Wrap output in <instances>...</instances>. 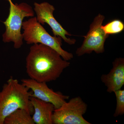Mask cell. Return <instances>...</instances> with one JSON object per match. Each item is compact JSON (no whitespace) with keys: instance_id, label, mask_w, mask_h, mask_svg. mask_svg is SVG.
<instances>
[{"instance_id":"1","label":"cell","mask_w":124,"mask_h":124,"mask_svg":"<svg viewBox=\"0 0 124 124\" xmlns=\"http://www.w3.org/2000/svg\"><path fill=\"white\" fill-rule=\"evenodd\" d=\"M70 64L54 49L41 44L32 46L26 58L27 74L39 82L55 80Z\"/></svg>"},{"instance_id":"2","label":"cell","mask_w":124,"mask_h":124,"mask_svg":"<svg viewBox=\"0 0 124 124\" xmlns=\"http://www.w3.org/2000/svg\"><path fill=\"white\" fill-rule=\"evenodd\" d=\"M29 90L12 76L4 84L0 92V124H4L6 117L19 108L33 115L34 109L30 101L32 92Z\"/></svg>"},{"instance_id":"3","label":"cell","mask_w":124,"mask_h":124,"mask_svg":"<svg viewBox=\"0 0 124 124\" xmlns=\"http://www.w3.org/2000/svg\"><path fill=\"white\" fill-rule=\"evenodd\" d=\"M9 3V13L3 22L6 30L2 35L4 42H13L15 48H20L23 44L21 29L24 18L33 17L35 13L32 7L25 2L14 4L11 0H6Z\"/></svg>"},{"instance_id":"4","label":"cell","mask_w":124,"mask_h":124,"mask_svg":"<svg viewBox=\"0 0 124 124\" xmlns=\"http://www.w3.org/2000/svg\"><path fill=\"white\" fill-rule=\"evenodd\" d=\"M22 28L23 30V38L28 44L45 45L57 51L64 60L68 61L73 58L72 54L62 48V38L50 35L42 24L37 22L36 17L23 22Z\"/></svg>"},{"instance_id":"5","label":"cell","mask_w":124,"mask_h":124,"mask_svg":"<svg viewBox=\"0 0 124 124\" xmlns=\"http://www.w3.org/2000/svg\"><path fill=\"white\" fill-rule=\"evenodd\" d=\"M87 108L88 105L79 96L72 98L54 109L53 124H91L83 116Z\"/></svg>"},{"instance_id":"6","label":"cell","mask_w":124,"mask_h":124,"mask_svg":"<svg viewBox=\"0 0 124 124\" xmlns=\"http://www.w3.org/2000/svg\"><path fill=\"white\" fill-rule=\"evenodd\" d=\"M105 18L104 15L99 14L94 18L82 45L76 50V54L78 56L90 54L93 51L97 54L104 53V43L109 36L104 33L101 28Z\"/></svg>"},{"instance_id":"7","label":"cell","mask_w":124,"mask_h":124,"mask_svg":"<svg viewBox=\"0 0 124 124\" xmlns=\"http://www.w3.org/2000/svg\"><path fill=\"white\" fill-rule=\"evenodd\" d=\"M34 10L36 14L37 20L42 25L46 23L52 29L54 36L60 37L67 44L69 45L75 44L76 40L67 38L66 36H71V34L65 30L59 23L55 19L53 13L55 9L53 6L48 2L41 3L35 2Z\"/></svg>"},{"instance_id":"8","label":"cell","mask_w":124,"mask_h":124,"mask_svg":"<svg viewBox=\"0 0 124 124\" xmlns=\"http://www.w3.org/2000/svg\"><path fill=\"white\" fill-rule=\"evenodd\" d=\"M21 81L23 84L31 90V97L52 103L55 109L60 107L69 99V95H64L60 92H55L49 88L46 82H38L31 78L23 79Z\"/></svg>"},{"instance_id":"9","label":"cell","mask_w":124,"mask_h":124,"mask_svg":"<svg viewBox=\"0 0 124 124\" xmlns=\"http://www.w3.org/2000/svg\"><path fill=\"white\" fill-rule=\"evenodd\" d=\"M112 65L110 72L101 77V81L107 87V92L109 93L120 89L124 85V58H116Z\"/></svg>"},{"instance_id":"10","label":"cell","mask_w":124,"mask_h":124,"mask_svg":"<svg viewBox=\"0 0 124 124\" xmlns=\"http://www.w3.org/2000/svg\"><path fill=\"white\" fill-rule=\"evenodd\" d=\"M30 101L34 109L32 118L35 124H53L52 116L55 109L53 104L32 97Z\"/></svg>"},{"instance_id":"11","label":"cell","mask_w":124,"mask_h":124,"mask_svg":"<svg viewBox=\"0 0 124 124\" xmlns=\"http://www.w3.org/2000/svg\"><path fill=\"white\" fill-rule=\"evenodd\" d=\"M4 124H35L31 115L26 110L17 109L6 117Z\"/></svg>"},{"instance_id":"12","label":"cell","mask_w":124,"mask_h":124,"mask_svg":"<svg viewBox=\"0 0 124 124\" xmlns=\"http://www.w3.org/2000/svg\"><path fill=\"white\" fill-rule=\"evenodd\" d=\"M102 29L107 35L118 34L124 31V24L121 20L115 19L101 26Z\"/></svg>"},{"instance_id":"13","label":"cell","mask_w":124,"mask_h":124,"mask_svg":"<svg viewBox=\"0 0 124 124\" xmlns=\"http://www.w3.org/2000/svg\"><path fill=\"white\" fill-rule=\"evenodd\" d=\"M114 93L116 98V104L113 116L116 117L124 114V90L120 89Z\"/></svg>"}]
</instances>
